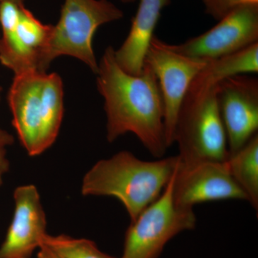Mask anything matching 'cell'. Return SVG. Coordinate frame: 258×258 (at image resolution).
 I'll list each match as a JSON object with an SVG mask.
<instances>
[{"instance_id":"obj_17","label":"cell","mask_w":258,"mask_h":258,"mask_svg":"<svg viewBox=\"0 0 258 258\" xmlns=\"http://www.w3.org/2000/svg\"><path fill=\"white\" fill-rule=\"evenodd\" d=\"M256 1L258 0H203L206 13L217 20L241 5Z\"/></svg>"},{"instance_id":"obj_1","label":"cell","mask_w":258,"mask_h":258,"mask_svg":"<svg viewBox=\"0 0 258 258\" xmlns=\"http://www.w3.org/2000/svg\"><path fill=\"white\" fill-rule=\"evenodd\" d=\"M114 51L107 47L97 73L98 91L104 98L107 140L112 143L133 134L153 157L161 159L169 147L157 76L147 64L138 76L127 74L117 63Z\"/></svg>"},{"instance_id":"obj_21","label":"cell","mask_w":258,"mask_h":258,"mask_svg":"<svg viewBox=\"0 0 258 258\" xmlns=\"http://www.w3.org/2000/svg\"><path fill=\"white\" fill-rule=\"evenodd\" d=\"M120 1L123 2V3H132V2L134 1V0H120Z\"/></svg>"},{"instance_id":"obj_7","label":"cell","mask_w":258,"mask_h":258,"mask_svg":"<svg viewBox=\"0 0 258 258\" xmlns=\"http://www.w3.org/2000/svg\"><path fill=\"white\" fill-rule=\"evenodd\" d=\"M0 22V62L15 74L26 71L45 72L52 27L44 25L25 7L2 0Z\"/></svg>"},{"instance_id":"obj_4","label":"cell","mask_w":258,"mask_h":258,"mask_svg":"<svg viewBox=\"0 0 258 258\" xmlns=\"http://www.w3.org/2000/svg\"><path fill=\"white\" fill-rule=\"evenodd\" d=\"M205 68L190 84L176 118L174 144H178L182 166L225 161L229 157L217 103V82Z\"/></svg>"},{"instance_id":"obj_18","label":"cell","mask_w":258,"mask_h":258,"mask_svg":"<svg viewBox=\"0 0 258 258\" xmlns=\"http://www.w3.org/2000/svg\"><path fill=\"white\" fill-rule=\"evenodd\" d=\"M3 88L0 86V100ZM15 139L9 132L0 128V186L4 182L5 174L10 170V161L7 157L8 148L14 144Z\"/></svg>"},{"instance_id":"obj_13","label":"cell","mask_w":258,"mask_h":258,"mask_svg":"<svg viewBox=\"0 0 258 258\" xmlns=\"http://www.w3.org/2000/svg\"><path fill=\"white\" fill-rule=\"evenodd\" d=\"M170 3V0H140L128 37L120 48L114 51L117 63L127 74H142L161 11Z\"/></svg>"},{"instance_id":"obj_5","label":"cell","mask_w":258,"mask_h":258,"mask_svg":"<svg viewBox=\"0 0 258 258\" xmlns=\"http://www.w3.org/2000/svg\"><path fill=\"white\" fill-rule=\"evenodd\" d=\"M123 17V12L108 0H64L60 20L52 27L49 61L60 55L72 56L97 74L98 64L92 46L95 32L102 25Z\"/></svg>"},{"instance_id":"obj_16","label":"cell","mask_w":258,"mask_h":258,"mask_svg":"<svg viewBox=\"0 0 258 258\" xmlns=\"http://www.w3.org/2000/svg\"><path fill=\"white\" fill-rule=\"evenodd\" d=\"M42 244L60 258H115L100 250L93 241L66 235L46 233Z\"/></svg>"},{"instance_id":"obj_14","label":"cell","mask_w":258,"mask_h":258,"mask_svg":"<svg viewBox=\"0 0 258 258\" xmlns=\"http://www.w3.org/2000/svg\"><path fill=\"white\" fill-rule=\"evenodd\" d=\"M231 176L243 190L248 203L258 209V135L255 134L240 150L230 154L227 160Z\"/></svg>"},{"instance_id":"obj_11","label":"cell","mask_w":258,"mask_h":258,"mask_svg":"<svg viewBox=\"0 0 258 258\" xmlns=\"http://www.w3.org/2000/svg\"><path fill=\"white\" fill-rule=\"evenodd\" d=\"M173 200L176 207L183 209L221 200L248 202L247 195L231 176L226 161L189 166L179 163L173 184Z\"/></svg>"},{"instance_id":"obj_10","label":"cell","mask_w":258,"mask_h":258,"mask_svg":"<svg viewBox=\"0 0 258 258\" xmlns=\"http://www.w3.org/2000/svg\"><path fill=\"white\" fill-rule=\"evenodd\" d=\"M219 109L229 155L240 150L258 130V80L238 75L217 84Z\"/></svg>"},{"instance_id":"obj_6","label":"cell","mask_w":258,"mask_h":258,"mask_svg":"<svg viewBox=\"0 0 258 258\" xmlns=\"http://www.w3.org/2000/svg\"><path fill=\"white\" fill-rule=\"evenodd\" d=\"M175 173L160 197L131 222L120 258H158L171 239L196 227L193 209L179 208L174 204Z\"/></svg>"},{"instance_id":"obj_9","label":"cell","mask_w":258,"mask_h":258,"mask_svg":"<svg viewBox=\"0 0 258 258\" xmlns=\"http://www.w3.org/2000/svg\"><path fill=\"white\" fill-rule=\"evenodd\" d=\"M258 42V1L241 5L225 15L208 32L179 45L183 55L213 60Z\"/></svg>"},{"instance_id":"obj_19","label":"cell","mask_w":258,"mask_h":258,"mask_svg":"<svg viewBox=\"0 0 258 258\" xmlns=\"http://www.w3.org/2000/svg\"><path fill=\"white\" fill-rule=\"evenodd\" d=\"M37 258H60L54 253L53 252L45 247V245L40 246L37 252Z\"/></svg>"},{"instance_id":"obj_8","label":"cell","mask_w":258,"mask_h":258,"mask_svg":"<svg viewBox=\"0 0 258 258\" xmlns=\"http://www.w3.org/2000/svg\"><path fill=\"white\" fill-rule=\"evenodd\" d=\"M209 61L183 55L154 35L144 64L154 71L164 106V124L168 147L174 144L176 118L190 84Z\"/></svg>"},{"instance_id":"obj_2","label":"cell","mask_w":258,"mask_h":258,"mask_svg":"<svg viewBox=\"0 0 258 258\" xmlns=\"http://www.w3.org/2000/svg\"><path fill=\"white\" fill-rule=\"evenodd\" d=\"M179 156L144 161L128 151L96 162L85 174L83 196L111 197L124 207L131 222L160 197L179 165Z\"/></svg>"},{"instance_id":"obj_3","label":"cell","mask_w":258,"mask_h":258,"mask_svg":"<svg viewBox=\"0 0 258 258\" xmlns=\"http://www.w3.org/2000/svg\"><path fill=\"white\" fill-rule=\"evenodd\" d=\"M13 124L30 157L55 142L63 117V87L56 74L26 71L16 74L8 94Z\"/></svg>"},{"instance_id":"obj_12","label":"cell","mask_w":258,"mask_h":258,"mask_svg":"<svg viewBox=\"0 0 258 258\" xmlns=\"http://www.w3.org/2000/svg\"><path fill=\"white\" fill-rule=\"evenodd\" d=\"M13 198L14 214L0 246V258H31L47 233L46 215L35 185L18 186Z\"/></svg>"},{"instance_id":"obj_15","label":"cell","mask_w":258,"mask_h":258,"mask_svg":"<svg viewBox=\"0 0 258 258\" xmlns=\"http://www.w3.org/2000/svg\"><path fill=\"white\" fill-rule=\"evenodd\" d=\"M207 71L217 83L238 76L258 73V42L230 54L209 61Z\"/></svg>"},{"instance_id":"obj_20","label":"cell","mask_w":258,"mask_h":258,"mask_svg":"<svg viewBox=\"0 0 258 258\" xmlns=\"http://www.w3.org/2000/svg\"><path fill=\"white\" fill-rule=\"evenodd\" d=\"M8 1L12 2L19 7H24L23 0H8Z\"/></svg>"}]
</instances>
